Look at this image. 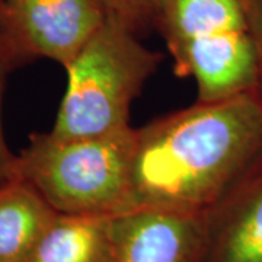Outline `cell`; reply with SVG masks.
I'll list each match as a JSON object with an SVG mask.
<instances>
[{"label":"cell","instance_id":"1","mask_svg":"<svg viewBox=\"0 0 262 262\" xmlns=\"http://www.w3.org/2000/svg\"><path fill=\"white\" fill-rule=\"evenodd\" d=\"M261 163L262 102L255 92L196 101L136 128L124 211L210 213Z\"/></svg>","mask_w":262,"mask_h":262},{"label":"cell","instance_id":"2","mask_svg":"<svg viewBox=\"0 0 262 262\" xmlns=\"http://www.w3.org/2000/svg\"><path fill=\"white\" fill-rule=\"evenodd\" d=\"M134 150L133 127L83 139L34 133L18 155L16 177L57 213L120 214L128 201Z\"/></svg>","mask_w":262,"mask_h":262},{"label":"cell","instance_id":"3","mask_svg":"<svg viewBox=\"0 0 262 262\" xmlns=\"http://www.w3.org/2000/svg\"><path fill=\"white\" fill-rule=\"evenodd\" d=\"M160 60L137 34L106 18L66 67L67 86L50 133L83 139L130 128L131 105Z\"/></svg>","mask_w":262,"mask_h":262},{"label":"cell","instance_id":"4","mask_svg":"<svg viewBox=\"0 0 262 262\" xmlns=\"http://www.w3.org/2000/svg\"><path fill=\"white\" fill-rule=\"evenodd\" d=\"M155 28L178 76L196 84V101L255 92L256 57L244 0H162Z\"/></svg>","mask_w":262,"mask_h":262},{"label":"cell","instance_id":"5","mask_svg":"<svg viewBox=\"0 0 262 262\" xmlns=\"http://www.w3.org/2000/svg\"><path fill=\"white\" fill-rule=\"evenodd\" d=\"M105 19L99 0H2L0 48L12 70L38 58L66 69Z\"/></svg>","mask_w":262,"mask_h":262},{"label":"cell","instance_id":"6","mask_svg":"<svg viewBox=\"0 0 262 262\" xmlns=\"http://www.w3.org/2000/svg\"><path fill=\"white\" fill-rule=\"evenodd\" d=\"M208 214L134 208L113 215L114 262H204Z\"/></svg>","mask_w":262,"mask_h":262},{"label":"cell","instance_id":"7","mask_svg":"<svg viewBox=\"0 0 262 262\" xmlns=\"http://www.w3.org/2000/svg\"><path fill=\"white\" fill-rule=\"evenodd\" d=\"M204 262H262V163L210 211Z\"/></svg>","mask_w":262,"mask_h":262},{"label":"cell","instance_id":"8","mask_svg":"<svg viewBox=\"0 0 262 262\" xmlns=\"http://www.w3.org/2000/svg\"><path fill=\"white\" fill-rule=\"evenodd\" d=\"M111 220L57 213L25 262H114Z\"/></svg>","mask_w":262,"mask_h":262},{"label":"cell","instance_id":"9","mask_svg":"<svg viewBox=\"0 0 262 262\" xmlns=\"http://www.w3.org/2000/svg\"><path fill=\"white\" fill-rule=\"evenodd\" d=\"M56 215L24 179L0 184V262H25Z\"/></svg>","mask_w":262,"mask_h":262},{"label":"cell","instance_id":"10","mask_svg":"<svg viewBox=\"0 0 262 262\" xmlns=\"http://www.w3.org/2000/svg\"><path fill=\"white\" fill-rule=\"evenodd\" d=\"M106 18L140 35L155 27L162 0H99Z\"/></svg>","mask_w":262,"mask_h":262},{"label":"cell","instance_id":"11","mask_svg":"<svg viewBox=\"0 0 262 262\" xmlns=\"http://www.w3.org/2000/svg\"><path fill=\"white\" fill-rule=\"evenodd\" d=\"M12 72L9 61L3 54L0 48V184L6 182L12 178H16V162L18 155H13L8 147L3 133V122H2V103H3V92L6 86V77Z\"/></svg>","mask_w":262,"mask_h":262},{"label":"cell","instance_id":"12","mask_svg":"<svg viewBox=\"0 0 262 262\" xmlns=\"http://www.w3.org/2000/svg\"><path fill=\"white\" fill-rule=\"evenodd\" d=\"M244 3L252 32L255 57H256L255 94L262 102V0H244Z\"/></svg>","mask_w":262,"mask_h":262},{"label":"cell","instance_id":"13","mask_svg":"<svg viewBox=\"0 0 262 262\" xmlns=\"http://www.w3.org/2000/svg\"><path fill=\"white\" fill-rule=\"evenodd\" d=\"M0 2H2V0H0Z\"/></svg>","mask_w":262,"mask_h":262}]
</instances>
